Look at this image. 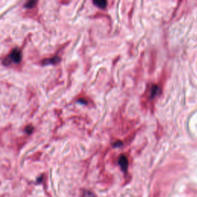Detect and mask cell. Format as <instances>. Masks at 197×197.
<instances>
[{
  "mask_svg": "<svg viewBox=\"0 0 197 197\" xmlns=\"http://www.w3.org/2000/svg\"><path fill=\"white\" fill-rule=\"evenodd\" d=\"M9 58L12 62H15V63H20L22 60V52L19 49H14L9 54Z\"/></svg>",
  "mask_w": 197,
  "mask_h": 197,
  "instance_id": "6da1fadb",
  "label": "cell"
},
{
  "mask_svg": "<svg viewBox=\"0 0 197 197\" xmlns=\"http://www.w3.org/2000/svg\"><path fill=\"white\" fill-rule=\"evenodd\" d=\"M119 164L121 166L122 169L123 171L127 170L128 168V159L125 155H121L119 158Z\"/></svg>",
  "mask_w": 197,
  "mask_h": 197,
  "instance_id": "7a4b0ae2",
  "label": "cell"
},
{
  "mask_svg": "<svg viewBox=\"0 0 197 197\" xmlns=\"http://www.w3.org/2000/svg\"><path fill=\"white\" fill-rule=\"evenodd\" d=\"M60 61V58L58 56L52 57L50 59H46L42 61V63L43 65H51V64H56Z\"/></svg>",
  "mask_w": 197,
  "mask_h": 197,
  "instance_id": "3957f363",
  "label": "cell"
},
{
  "mask_svg": "<svg viewBox=\"0 0 197 197\" xmlns=\"http://www.w3.org/2000/svg\"><path fill=\"white\" fill-rule=\"evenodd\" d=\"M93 3L96 6L100 9H105L107 6L106 0H93Z\"/></svg>",
  "mask_w": 197,
  "mask_h": 197,
  "instance_id": "277c9868",
  "label": "cell"
},
{
  "mask_svg": "<svg viewBox=\"0 0 197 197\" xmlns=\"http://www.w3.org/2000/svg\"><path fill=\"white\" fill-rule=\"evenodd\" d=\"M159 92V87L156 85H153V86L150 89V97L151 98H153L156 96H157V93Z\"/></svg>",
  "mask_w": 197,
  "mask_h": 197,
  "instance_id": "5b68a950",
  "label": "cell"
},
{
  "mask_svg": "<svg viewBox=\"0 0 197 197\" xmlns=\"http://www.w3.org/2000/svg\"><path fill=\"white\" fill-rule=\"evenodd\" d=\"M38 0H28L27 2L25 3V7L28 8V9H31V8H33L34 6H36V5L37 4Z\"/></svg>",
  "mask_w": 197,
  "mask_h": 197,
  "instance_id": "8992f818",
  "label": "cell"
},
{
  "mask_svg": "<svg viewBox=\"0 0 197 197\" xmlns=\"http://www.w3.org/2000/svg\"><path fill=\"white\" fill-rule=\"evenodd\" d=\"M83 197H95V195H94L92 192L86 190V191L83 192Z\"/></svg>",
  "mask_w": 197,
  "mask_h": 197,
  "instance_id": "52a82bcc",
  "label": "cell"
}]
</instances>
